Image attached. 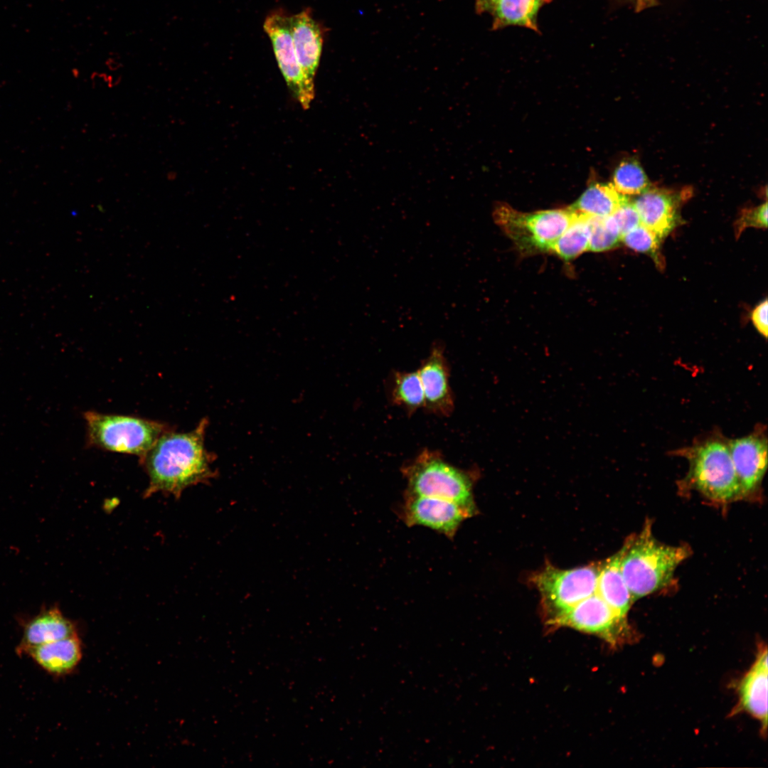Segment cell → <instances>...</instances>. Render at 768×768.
I'll use <instances>...</instances> for the list:
<instances>
[{
  "label": "cell",
  "mask_w": 768,
  "mask_h": 768,
  "mask_svg": "<svg viewBox=\"0 0 768 768\" xmlns=\"http://www.w3.org/2000/svg\"><path fill=\"white\" fill-rule=\"evenodd\" d=\"M208 424L205 417L190 432H174L170 427L139 458L149 477L145 497L161 492L178 498L186 488L213 476V455L205 446Z\"/></svg>",
  "instance_id": "obj_1"
},
{
  "label": "cell",
  "mask_w": 768,
  "mask_h": 768,
  "mask_svg": "<svg viewBox=\"0 0 768 768\" xmlns=\"http://www.w3.org/2000/svg\"><path fill=\"white\" fill-rule=\"evenodd\" d=\"M624 544L621 570L633 602L668 585L676 568L690 553L687 546H671L657 540L649 521Z\"/></svg>",
  "instance_id": "obj_2"
},
{
  "label": "cell",
  "mask_w": 768,
  "mask_h": 768,
  "mask_svg": "<svg viewBox=\"0 0 768 768\" xmlns=\"http://www.w3.org/2000/svg\"><path fill=\"white\" fill-rule=\"evenodd\" d=\"M83 417L88 447L139 458L170 428L165 423L135 416L87 411Z\"/></svg>",
  "instance_id": "obj_3"
},
{
  "label": "cell",
  "mask_w": 768,
  "mask_h": 768,
  "mask_svg": "<svg viewBox=\"0 0 768 768\" xmlns=\"http://www.w3.org/2000/svg\"><path fill=\"white\" fill-rule=\"evenodd\" d=\"M402 473L407 483L405 494L447 499L477 512L472 493V476L437 454L423 452L403 467Z\"/></svg>",
  "instance_id": "obj_4"
},
{
  "label": "cell",
  "mask_w": 768,
  "mask_h": 768,
  "mask_svg": "<svg viewBox=\"0 0 768 768\" xmlns=\"http://www.w3.org/2000/svg\"><path fill=\"white\" fill-rule=\"evenodd\" d=\"M689 461L686 480L708 498L729 502L742 498L728 444L711 439L683 450Z\"/></svg>",
  "instance_id": "obj_5"
},
{
  "label": "cell",
  "mask_w": 768,
  "mask_h": 768,
  "mask_svg": "<svg viewBox=\"0 0 768 768\" xmlns=\"http://www.w3.org/2000/svg\"><path fill=\"white\" fill-rule=\"evenodd\" d=\"M575 214L571 208L523 213L500 205L495 208L493 215L496 223L520 250L534 253L550 251Z\"/></svg>",
  "instance_id": "obj_6"
},
{
  "label": "cell",
  "mask_w": 768,
  "mask_h": 768,
  "mask_svg": "<svg viewBox=\"0 0 768 768\" xmlns=\"http://www.w3.org/2000/svg\"><path fill=\"white\" fill-rule=\"evenodd\" d=\"M599 566L562 570L548 564L533 575L531 581L540 594L548 619L596 592Z\"/></svg>",
  "instance_id": "obj_7"
},
{
  "label": "cell",
  "mask_w": 768,
  "mask_h": 768,
  "mask_svg": "<svg viewBox=\"0 0 768 768\" xmlns=\"http://www.w3.org/2000/svg\"><path fill=\"white\" fill-rule=\"evenodd\" d=\"M263 28L292 94L304 109H308L314 97V87L307 82L298 63L291 33L290 15L282 9L274 10L265 18Z\"/></svg>",
  "instance_id": "obj_8"
},
{
  "label": "cell",
  "mask_w": 768,
  "mask_h": 768,
  "mask_svg": "<svg viewBox=\"0 0 768 768\" xmlns=\"http://www.w3.org/2000/svg\"><path fill=\"white\" fill-rule=\"evenodd\" d=\"M548 620L552 626L594 634L611 644L618 641L626 626L625 619L618 616L596 592Z\"/></svg>",
  "instance_id": "obj_9"
},
{
  "label": "cell",
  "mask_w": 768,
  "mask_h": 768,
  "mask_svg": "<svg viewBox=\"0 0 768 768\" xmlns=\"http://www.w3.org/2000/svg\"><path fill=\"white\" fill-rule=\"evenodd\" d=\"M476 514L452 501L437 497L405 494L402 516L408 526H421L444 535L455 536L462 522Z\"/></svg>",
  "instance_id": "obj_10"
},
{
  "label": "cell",
  "mask_w": 768,
  "mask_h": 768,
  "mask_svg": "<svg viewBox=\"0 0 768 768\" xmlns=\"http://www.w3.org/2000/svg\"><path fill=\"white\" fill-rule=\"evenodd\" d=\"M444 349L442 342H434L417 372L424 391V407L436 415L447 416L454 409V400Z\"/></svg>",
  "instance_id": "obj_11"
},
{
  "label": "cell",
  "mask_w": 768,
  "mask_h": 768,
  "mask_svg": "<svg viewBox=\"0 0 768 768\" xmlns=\"http://www.w3.org/2000/svg\"><path fill=\"white\" fill-rule=\"evenodd\" d=\"M742 497L754 491L767 467V441L762 433L754 432L727 442Z\"/></svg>",
  "instance_id": "obj_12"
},
{
  "label": "cell",
  "mask_w": 768,
  "mask_h": 768,
  "mask_svg": "<svg viewBox=\"0 0 768 768\" xmlns=\"http://www.w3.org/2000/svg\"><path fill=\"white\" fill-rule=\"evenodd\" d=\"M296 56L307 82L314 87V76L322 52L324 28L309 9L290 16Z\"/></svg>",
  "instance_id": "obj_13"
},
{
  "label": "cell",
  "mask_w": 768,
  "mask_h": 768,
  "mask_svg": "<svg viewBox=\"0 0 768 768\" xmlns=\"http://www.w3.org/2000/svg\"><path fill=\"white\" fill-rule=\"evenodd\" d=\"M641 224L660 238L665 237L677 222L678 197L666 190L648 188L633 202Z\"/></svg>",
  "instance_id": "obj_14"
},
{
  "label": "cell",
  "mask_w": 768,
  "mask_h": 768,
  "mask_svg": "<svg viewBox=\"0 0 768 768\" xmlns=\"http://www.w3.org/2000/svg\"><path fill=\"white\" fill-rule=\"evenodd\" d=\"M77 634L74 624L57 606L42 609L23 624L19 653L26 649L62 639Z\"/></svg>",
  "instance_id": "obj_15"
},
{
  "label": "cell",
  "mask_w": 768,
  "mask_h": 768,
  "mask_svg": "<svg viewBox=\"0 0 768 768\" xmlns=\"http://www.w3.org/2000/svg\"><path fill=\"white\" fill-rule=\"evenodd\" d=\"M22 653L28 654L46 671L55 675L72 671L82 656L81 644L77 634L30 647Z\"/></svg>",
  "instance_id": "obj_16"
},
{
  "label": "cell",
  "mask_w": 768,
  "mask_h": 768,
  "mask_svg": "<svg viewBox=\"0 0 768 768\" xmlns=\"http://www.w3.org/2000/svg\"><path fill=\"white\" fill-rule=\"evenodd\" d=\"M625 544L599 566L596 593L622 619H625L632 599L624 579L621 562Z\"/></svg>",
  "instance_id": "obj_17"
},
{
  "label": "cell",
  "mask_w": 768,
  "mask_h": 768,
  "mask_svg": "<svg viewBox=\"0 0 768 768\" xmlns=\"http://www.w3.org/2000/svg\"><path fill=\"white\" fill-rule=\"evenodd\" d=\"M740 707L767 725L768 664L767 649L762 651L739 687Z\"/></svg>",
  "instance_id": "obj_18"
},
{
  "label": "cell",
  "mask_w": 768,
  "mask_h": 768,
  "mask_svg": "<svg viewBox=\"0 0 768 768\" xmlns=\"http://www.w3.org/2000/svg\"><path fill=\"white\" fill-rule=\"evenodd\" d=\"M548 1L496 0L490 11L494 16L493 28L519 26L537 30V14Z\"/></svg>",
  "instance_id": "obj_19"
},
{
  "label": "cell",
  "mask_w": 768,
  "mask_h": 768,
  "mask_svg": "<svg viewBox=\"0 0 768 768\" xmlns=\"http://www.w3.org/2000/svg\"><path fill=\"white\" fill-rule=\"evenodd\" d=\"M628 198L612 184L595 183L590 186L571 208L592 217L605 218L615 212Z\"/></svg>",
  "instance_id": "obj_20"
},
{
  "label": "cell",
  "mask_w": 768,
  "mask_h": 768,
  "mask_svg": "<svg viewBox=\"0 0 768 768\" xmlns=\"http://www.w3.org/2000/svg\"><path fill=\"white\" fill-rule=\"evenodd\" d=\"M575 212L569 227L550 250L565 260L573 259L589 250L590 216Z\"/></svg>",
  "instance_id": "obj_21"
},
{
  "label": "cell",
  "mask_w": 768,
  "mask_h": 768,
  "mask_svg": "<svg viewBox=\"0 0 768 768\" xmlns=\"http://www.w3.org/2000/svg\"><path fill=\"white\" fill-rule=\"evenodd\" d=\"M391 395L393 402L409 413L424 407V391L418 372H397L393 377Z\"/></svg>",
  "instance_id": "obj_22"
},
{
  "label": "cell",
  "mask_w": 768,
  "mask_h": 768,
  "mask_svg": "<svg viewBox=\"0 0 768 768\" xmlns=\"http://www.w3.org/2000/svg\"><path fill=\"white\" fill-rule=\"evenodd\" d=\"M613 186L623 195L640 194L649 188L643 169L635 160L622 162L614 171Z\"/></svg>",
  "instance_id": "obj_23"
},
{
  "label": "cell",
  "mask_w": 768,
  "mask_h": 768,
  "mask_svg": "<svg viewBox=\"0 0 768 768\" xmlns=\"http://www.w3.org/2000/svg\"><path fill=\"white\" fill-rule=\"evenodd\" d=\"M622 240L619 230L610 215L590 219L589 250L602 252L614 248Z\"/></svg>",
  "instance_id": "obj_24"
},
{
  "label": "cell",
  "mask_w": 768,
  "mask_h": 768,
  "mask_svg": "<svg viewBox=\"0 0 768 768\" xmlns=\"http://www.w3.org/2000/svg\"><path fill=\"white\" fill-rule=\"evenodd\" d=\"M660 239L657 235L642 224L628 231L622 238V240L629 248L653 256L656 255L658 250Z\"/></svg>",
  "instance_id": "obj_25"
},
{
  "label": "cell",
  "mask_w": 768,
  "mask_h": 768,
  "mask_svg": "<svg viewBox=\"0 0 768 768\" xmlns=\"http://www.w3.org/2000/svg\"><path fill=\"white\" fill-rule=\"evenodd\" d=\"M749 227L767 228V202L760 206L744 210L735 223V231L737 237L740 236L742 231Z\"/></svg>",
  "instance_id": "obj_26"
},
{
  "label": "cell",
  "mask_w": 768,
  "mask_h": 768,
  "mask_svg": "<svg viewBox=\"0 0 768 768\" xmlns=\"http://www.w3.org/2000/svg\"><path fill=\"white\" fill-rule=\"evenodd\" d=\"M622 236L628 231L641 224L638 212L633 203L629 200L611 215Z\"/></svg>",
  "instance_id": "obj_27"
},
{
  "label": "cell",
  "mask_w": 768,
  "mask_h": 768,
  "mask_svg": "<svg viewBox=\"0 0 768 768\" xmlns=\"http://www.w3.org/2000/svg\"><path fill=\"white\" fill-rule=\"evenodd\" d=\"M767 304V299L761 302L753 310L751 316L752 321L757 330L765 338L767 336L768 331Z\"/></svg>",
  "instance_id": "obj_28"
},
{
  "label": "cell",
  "mask_w": 768,
  "mask_h": 768,
  "mask_svg": "<svg viewBox=\"0 0 768 768\" xmlns=\"http://www.w3.org/2000/svg\"><path fill=\"white\" fill-rule=\"evenodd\" d=\"M496 0H476V7L479 12L491 11Z\"/></svg>",
  "instance_id": "obj_29"
}]
</instances>
